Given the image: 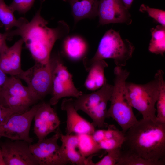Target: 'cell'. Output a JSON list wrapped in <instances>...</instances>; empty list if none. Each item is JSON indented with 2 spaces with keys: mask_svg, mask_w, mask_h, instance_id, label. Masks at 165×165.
Returning a JSON list of instances; mask_svg holds the SVG:
<instances>
[{
  "mask_svg": "<svg viewBox=\"0 0 165 165\" xmlns=\"http://www.w3.org/2000/svg\"><path fill=\"white\" fill-rule=\"evenodd\" d=\"M63 51L67 57L73 61L82 58L87 50V45L82 38L76 36L69 37L64 41Z\"/></svg>",
  "mask_w": 165,
  "mask_h": 165,
  "instance_id": "ffe728a7",
  "label": "cell"
},
{
  "mask_svg": "<svg viewBox=\"0 0 165 165\" xmlns=\"http://www.w3.org/2000/svg\"><path fill=\"white\" fill-rule=\"evenodd\" d=\"M41 103L35 104L28 111L16 113L0 124V138H7L12 140H20L31 144L33 139L29 136L31 124Z\"/></svg>",
  "mask_w": 165,
  "mask_h": 165,
  "instance_id": "9c48e42d",
  "label": "cell"
},
{
  "mask_svg": "<svg viewBox=\"0 0 165 165\" xmlns=\"http://www.w3.org/2000/svg\"><path fill=\"white\" fill-rule=\"evenodd\" d=\"M14 12L4 0H0V22L4 26L6 31L11 30L14 27H20L27 20L23 17L16 19Z\"/></svg>",
  "mask_w": 165,
  "mask_h": 165,
  "instance_id": "7402d4cb",
  "label": "cell"
},
{
  "mask_svg": "<svg viewBox=\"0 0 165 165\" xmlns=\"http://www.w3.org/2000/svg\"><path fill=\"white\" fill-rule=\"evenodd\" d=\"M75 23L84 18L97 16L99 1L98 0H68Z\"/></svg>",
  "mask_w": 165,
  "mask_h": 165,
  "instance_id": "d6986e66",
  "label": "cell"
},
{
  "mask_svg": "<svg viewBox=\"0 0 165 165\" xmlns=\"http://www.w3.org/2000/svg\"><path fill=\"white\" fill-rule=\"evenodd\" d=\"M159 92V80L154 79L145 84L126 82L125 97L129 104L138 110L143 119L156 120V103Z\"/></svg>",
  "mask_w": 165,
  "mask_h": 165,
  "instance_id": "5b68a950",
  "label": "cell"
},
{
  "mask_svg": "<svg viewBox=\"0 0 165 165\" xmlns=\"http://www.w3.org/2000/svg\"><path fill=\"white\" fill-rule=\"evenodd\" d=\"M7 40H9L8 31L0 33V53L8 46L6 43Z\"/></svg>",
  "mask_w": 165,
  "mask_h": 165,
  "instance_id": "1f68e13d",
  "label": "cell"
},
{
  "mask_svg": "<svg viewBox=\"0 0 165 165\" xmlns=\"http://www.w3.org/2000/svg\"><path fill=\"white\" fill-rule=\"evenodd\" d=\"M108 66L104 60H100L93 63L86 70L89 73L84 86L87 90L95 91L107 83L104 71Z\"/></svg>",
  "mask_w": 165,
  "mask_h": 165,
  "instance_id": "ac0fdd59",
  "label": "cell"
},
{
  "mask_svg": "<svg viewBox=\"0 0 165 165\" xmlns=\"http://www.w3.org/2000/svg\"><path fill=\"white\" fill-rule=\"evenodd\" d=\"M29 143L24 140H12L2 145L1 150L5 165H38L31 152Z\"/></svg>",
  "mask_w": 165,
  "mask_h": 165,
  "instance_id": "7c38bea8",
  "label": "cell"
},
{
  "mask_svg": "<svg viewBox=\"0 0 165 165\" xmlns=\"http://www.w3.org/2000/svg\"><path fill=\"white\" fill-rule=\"evenodd\" d=\"M165 163L146 159L127 150L122 151L116 165H164Z\"/></svg>",
  "mask_w": 165,
  "mask_h": 165,
  "instance_id": "484cf974",
  "label": "cell"
},
{
  "mask_svg": "<svg viewBox=\"0 0 165 165\" xmlns=\"http://www.w3.org/2000/svg\"><path fill=\"white\" fill-rule=\"evenodd\" d=\"M52 71L50 59L45 64L35 62L32 67L23 71L16 77L26 82L27 86L38 101L51 92Z\"/></svg>",
  "mask_w": 165,
  "mask_h": 165,
  "instance_id": "ba28073f",
  "label": "cell"
},
{
  "mask_svg": "<svg viewBox=\"0 0 165 165\" xmlns=\"http://www.w3.org/2000/svg\"><path fill=\"white\" fill-rule=\"evenodd\" d=\"M63 0V1L66 2V1H68V0Z\"/></svg>",
  "mask_w": 165,
  "mask_h": 165,
  "instance_id": "d590c367",
  "label": "cell"
},
{
  "mask_svg": "<svg viewBox=\"0 0 165 165\" xmlns=\"http://www.w3.org/2000/svg\"><path fill=\"white\" fill-rule=\"evenodd\" d=\"M3 97L6 106L18 113L28 111L38 101L28 87L14 76L9 77Z\"/></svg>",
  "mask_w": 165,
  "mask_h": 165,
  "instance_id": "30bf717a",
  "label": "cell"
},
{
  "mask_svg": "<svg viewBox=\"0 0 165 165\" xmlns=\"http://www.w3.org/2000/svg\"><path fill=\"white\" fill-rule=\"evenodd\" d=\"M35 0H13L9 6L13 10L25 14L33 6Z\"/></svg>",
  "mask_w": 165,
  "mask_h": 165,
  "instance_id": "f1b7e54d",
  "label": "cell"
},
{
  "mask_svg": "<svg viewBox=\"0 0 165 165\" xmlns=\"http://www.w3.org/2000/svg\"><path fill=\"white\" fill-rule=\"evenodd\" d=\"M3 25H2V24H1V23L0 22V27H1Z\"/></svg>",
  "mask_w": 165,
  "mask_h": 165,
  "instance_id": "e575fe53",
  "label": "cell"
},
{
  "mask_svg": "<svg viewBox=\"0 0 165 165\" xmlns=\"http://www.w3.org/2000/svg\"><path fill=\"white\" fill-rule=\"evenodd\" d=\"M16 113H18L8 107L0 105V124L5 122L11 116Z\"/></svg>",
  "mask_w": 165,
  "mask_h": 165,
  "instance_id": "4dcf8cb0",
  "label": "cell"
},
{
  "mask_svg": "<svg viewBox=\"0 0 165 165\" xmlns=\"http://www.w3.org/2000/svg\"><path fill=\"white\" fill-rule=\"evenodd\" d=\"M49 103H41L34 117V132L38 141L46 138L59 128L60 121L54 109Z\"/></svg>",
  "mask_w": 165,
  "mask_h": 165,
  "instance_id": "5bb4252c",
  "label": "cell"
},
{
  "mask_svg": "<svg viewBox=\"0 0 165 165\" xmlns=\"http://www.w3.org/2000/svg\"><path fill=\"white\" fill-rule=\"evenodd\" d=\"M77 135L79 150L84 157L94 156L101 150L92 135L81 134Z\"/></svg>",
  "mask_w": 165,
  "mask_h": 165,
  "instance_id": "cb8c5ba5",
  "label": "cell"
},
{
  "mask_svg": "<svg viewBox=\"0 0 165 165\" xmlns=\"http://www.w3.org/2000/svg\"><path fill=\"white\" fill-rule=\"evenodd\" d=\"M24 43L20 38L0 53V68L7 75L16 76L23 71L21 67V53Z\"/></svg>",
  "mask_w": 165,
  "mask_h": 165,
  "instance_id": "2e32d148",
  "label": "cell"
},
{
  "mask_svg": "<svg viewBox=\"0 0 165 165\" xmlns=\"http://www.w3.org/2000/svg\"><path fill=\"white\" fill-rule=\"evenodd\" d=\"M135 49L129 40L122 38L119 31L110 29L102 37L94 56L90 59L84 58L83 64L86 70L96 61L112 59L116 66L124 67L132 57Z\"/></svg>",
  "mask_w": 165,
  "mask_h": 165,
  "instance_id": "277c9868",
  "label": "cell"
},
{
  "mask_svg": "<svg viewBox=\"0 0 165 165\" xmlns=\"http://www.w3.org/2000/svg\"><path fill=\"white\" fill-rule=\"evenodd\" d=\"M151 38L148 46L150 52L163 56L165 52V26L161 25L151 28Z\"/></svg>",
  "mask_w": 165,
  "mask_h": 165,
  "instance_id": "603a6c76",
  "label": "cell"
},
{
  "mask_svg": "<svg viewBox=\"0 0 165 165\" xmlns=\"http://www.w3.org/2000/svg\"><path fill=\"white\" fill-rule=\"evenodd\" d=\"M115 77L110 105L108 109L107 118L111 117L120 127L124 133L137 121L132 107L125 97L126 80L130 72L123 67L116 66L114 68Z\"/></svg>",
  "mask_w": 165,
  "mask_h": 165,
  "instance_id": "3957f363",
  "label": "cell"
},
{
  "mask_svg": "<svg viewBox=\"0 0 165 165\" xmlns=\"http://www.w3.org/2000/svg\"><path fill=\"white\" fill-rule=\"evenodd\" d=\"M61 109L67 113L66 134H94L96 127L93 123H90L78 113L74 106L73 99L64 98L61 102Z\"/></svg>",
  "mask_w": 165,
  "mask_h": 165,
  "instance_id": "9a60e30c",
  "label": "cell"
},
{
  "mask_svg": "<svg viewBox=\"0 0 165 165\" xmlns=\"http://www.w3.org/2000/svg\"><path fill=\"white\" fill-rule=\"evenodd\" d=\"M125 6L128 9L130 8L133 0H121Z\"/></svg>",
  "mask_w": 165,
  "mask_h": 165,
  "instance_id": "d6a6232c",
  "label": "cell"
},
{
  "mask_svg": "<svg viewBox=\"0 0 165 165\" xmlns=\"http://www.w3.org/2000/svg\"><path fill=\"white\" fill-rule=\"evenodd\" d=\"M40 9L30 22L28 20L21 26L9 31V40L15 36L21 37L35 62L43 64L50 61V53L56 42L68 33L69 28L63 21H60L57 27L49 28L48 22L41 15Z\"/></svg>",
  "mask_w": 165,
  "mask_h": 165,
  "instance_id": "6da1fadb",
  "label": "cell"
},
{
  "mask_svg": "<svg viewBox=\"0 0 165 165\" xmlns=\"http://www.w3.org/2000/svg\"><path fill=\"white\" fill-rule=\"evenodd\" d=\"M139 11L147 13L150 17L163 26H165V11L159 9L152 8L144 4L141 5Z\"/></svg>",
  "mask_w": 165,
  "mask_h": 165,
  "instance_id": "83f0119b",
  "label": "cell"
},
{
  "mask_svg": "<svg viewBox=\"0 0 165 165\" xmlns=\"http://www.w3.org/2000/svg\"><path fill=\"white\" fill-rule=\"evenodd\" d=\"M0 165H5L4 162L1 149H0Z\"/></svg>",
  "mask_w": 165,
  "mask_h": 165,
  "instance_id": "836d02e7",
  "label": "cell"
},
{
  "mask_svg": "<svg viewBox=\"0 0 165 165\" xmlns=\"http://www.w3.org/2000/svg\"><path fill=\"white\" fill-rule=\"evenodd\" d=\"M8 78L7 75L0 68V105L6 107L7 106L4 99L3 94Z\"/></svg>",
  "mask_w": 165,
  "mask_h": 165,
  "instance_id": "f546056e",
  "label": "cell"
},
{
  "mask_svg": "<svg viewBox=\"0 0 165 165\" xmlns=\"http://www.w3.org/2000/svg\"><path fill=\"white\" fill-rule=\"evenodd\" d=\"M125 135L124 150L146 159L165 163V124L142 118Z\"/></svg>",
  "mask_w": 165,
  "mask_h": 165,
  "instance_id": "7a4b0ae2",
  "label": "cell"
},
{
  "mask_svg": "<svg viewBox=\"0 0 165 165\" xmlns=\"http://www.w3.org/2000/svg\"><path fill=\"white\" fill-rule=\"evenodd\" d=\"M122 147H118L107 151V154L94 165H116L120 156Z\"/></svg>",
  "mask_w": 165,
  "mask_h": 165,
  "instance_id": "4316f807",
  "label": "cell"
},
{
  "mask_svg": "<svg viewBox=\"0 0 165 165\" xmlns=\"http://www.w3.org/2000/svg\"><path fill=\"white\" fill-rule=\"evenodd\" d=\"M50 59L52 65V89L49 103L55 105L63 98L79 97L83 92L75 86L72 75L63 64L59 55L50 57Z\"/></svg>",
  "mask_w": 165,
  "mask_h": 165,
  "instance_id": "52a82bcc",
  "label": "cell"
},
{
  "mask_svg": "<svg viewBox=\"0 0 165 165\" xmlns=\"http://www.w3.org/2000/svg\"><path fill=\"white\" fill-rule=\"evenodd\" d=\"M61 133L59 128L55 134L50 138L30 144V151L38 165H64L69 163L57 143Z\"/></svg>",
  "mask_w": 165,
  "mask_h": 165,
  "instance_id": "8fae6325",
  "label": "cell"
},
{
  "mask_svg": "<svg viewBox=\"0 0 165 165\" xmlns=\"http://www.w3.org/2000/svg\"><path fill=\"white\" fill-rule=\"evenodd\" d=\"M99 24L104 25L111 23L131 24V15L121 0H100L98 8Z\"/></svg>",
  "mask_w": 165,
  "mask_h": 165,
  "instance_id": "4fadbf2b",
  "label": "cell"
},
{
  "mask_svg": "<svg viewBox=\"0 0 165 165\" xmlns=\"http://www.w3.org/2000/svg\"><path fill=\"white\" fill-rule=\"evenodd\" d=\"M107 130H104L103 136L98 143L101 149L106 152L118 147H122L125 135L113 125H108Z\"/></svg>",
  "mask_w": 165,
  "mask_h": 165,
  "instance_id": "44dd1931",
  "label": "cell"
},
{
  "mask_svg": "<svg viewBox=\"0 0 165 165\" xmlns=\"http://www.w3.org/2000/svg\"><path fill=\"white\" fill-rule=\"evenodd\" d=\"M62 142L61 148L62 154L69 163L77 165H94L92 160L93 156L88 158L83 156L78 147L77 135L75 134H60Z\"/></svg>",
  "mask_w": 165,
  "mask_h": 165,
  "instance_id": "e0dca14e",
  "label": "cell"
},
{
  "mask_svg": "<svg viewBox=\"0 0 165 165\" xmlns=\"http://www.w3.org/2000/svg\"><path fill=\"white\" fill-rule=\"evenodd\" d=\"M159 80V92L156 102L157 115L156 120L165 124V82L164 79V72L159 69L156 73Z\"/></svg>",
  "mask_w": 165,
  "mask_h": 165,
  "instance_id": "d4e9b609",
  "label": "cell"
},
{
  "mask_svg": "<svg viewBox=\"0 0 165 165\" xmlns=\"http://www.w3.org/2000/svg\"><path fill=\"white\" fill-rule=\"evenodd\" d=\"M113 89V85L107 82L101 88L89 94H83L74 99L75 108L86 113L92 119L96 127H107L105 120L107 118V105Z\"/></svg>",
  "mask_w": 165,
  "mask_h": 165,
  "instance_id": "8992f818",
  "label": "cell"
}]
</instances>
